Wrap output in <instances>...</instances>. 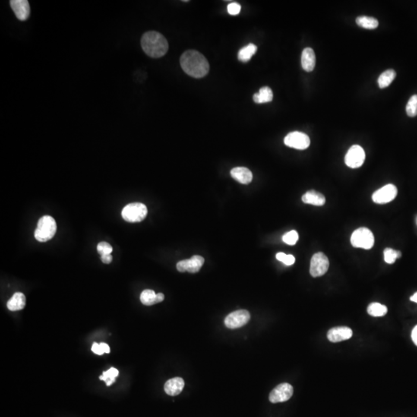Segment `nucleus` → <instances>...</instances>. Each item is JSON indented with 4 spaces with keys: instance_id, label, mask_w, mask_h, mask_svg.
Returning a JSON list of instances; mask_svg holds the SVG:
<instances>
[{
    "instance_id": "nucleus-26",
    "label": "nucleus",
    "mask_w": 417,
    "mask_h": 417,
    "mask_svg": "<svg viewBox=\"0 0 417 417\" xmlns=\"http://www.w3.org/2000/svg\"><path fill=\"white\" fill-rule=\"evenodd\" d=\"M119 372L115 368H111L108 371L104 372L103 375L100 377L101 380H104L108 386H111L112 383H115V378L118 377Z\"/></svg>"
},
{
    "instance_id": "nucleus-20",
    "label": "nucleus",
    "mask_w": 417,
    "mask_h": 417,
    "mask_svg": "<svg viewBox=\"0 0 417 417\" xmlns=\"http://www.w3.org/2000/svg\"><path fill=\"white\" fill-rule=\"evenodd\" d=\"M273 91L268 87H263L260 89L259 93L255 94L253 97L254 102L257 104L267 103L273 100Z\"/></svg>"
},
{
    "instance_id": "nucleus-10",
    "label": "nucleus",
    "mask_w": 417,
    "mask_h": 417,
    "mask_svg": "<svg viewBox=\"0 0 417 417\" xmlns=\"http://www.w3.org/2000/svg\"><path fill=\"white\" fill-rule=\"evenodd\" d=\"M293 393V386L289 383H282L272 390L269 396V400L272 403L286 402L291 399Z\"/></svg>"
},
{
    "instance_id": "nucleus-5",
    "label": "nucleus",
    "mask_w": 417,
    "mask_h": 417,
    "mask_svg": "<svg viewBox=\"0 0 417 417\" xmlns=\"http://www.w3.org/2000/svg\"><path fill=\"white\" fill-rule=\"evenodd\" d=\"M375 239L373 233L367 228L361 227L354 231L351 237V244L356 248L369 250L374 245Z\"/></svg>"
},
{
    "instance_id": "nucleus-34",
    "label": "nucleus",
    "mask_w": 417,
    "mask_h": 417,
    "mask_svg": "<svg viewBox=\"0 0 417 417\" xmlns=\"http://www.w3.org/2000/svg\"><path fill=\"white\" fill-rule=\"evenodd\" d=\"M101 260H102V261L104 263H105V264H108V263L112 261L113 257H112L111 254H106V255L101 256Z\"/></svg>"
},
{
    "instance_id": "nucleus-12",
    "label": "nucleus",
    "mask_w": 417,
    "mask_h": 417,
    "mask_svg": "<svg viewBox=\"0 0 417 417\" xmlns=\"http://www.w3.org/2000/svg\"><path fill=\"white\" fill-rule=\"evenodd\" d=\"M204 263V258L201 256H193L190 259L181 260L176 264L177 270L179 272H189L195 273L200 271Z\"/></svg>"
},
{
    "instance_id": "nucleus-37",
    "label": "nucleus",
    "mask_w": 417,
    "mask_h": 417,
    "mask_svg": "<svg viewBox=\"0 0 417 417\" xmlns=\"http://www.w3.org/2000/svg\"><path fill=\"white\" fill-rule=\"evenodd\" d=\"M156 298H157V303L162 302V301H163L164 299H165V296H164L163 294L162 293L157 294Z\"/></svg>"
},
{
    "instance_id": "nucleus-22",
    "label": "nucleus",
    "mask_w": 417,
    "mask_h": 417,
    "mask_svg": "<svg viewBox=\"0 0 417 417\" xmlns=\"http://www.w3.org/2000/svg\"><path fill=\"white\" fill-rule=\"evenodd\" d=\"M356 23L360 27L367 29V30H374L379 26V21L373 17L361 16L356 18Z\"/></svg>"
},
{
    "instance_id": "nucleus-27",
    "label": "nucleus",
    "mask_w": 417,
    "mask_h": 417,
    "mask_svg": "<svg viewBox=\"0 0 417 417\" xmlns=\"http://www.w3.org/2000/svg\"><path fill=\"white\" fill-rule=\"evenodd\" d=\"M402 254L399 250H395L392 248H386L384 250V260L385 261L389 264L394 263L396 259L400 258Z\"/></svg>"
},
{
    "instance_id": "nucleus-11",
    "label": "nucleus",
    "mask_w": 417,
    "mask_h": 417,
    "mask_svg": "<svg viewBox=\"0 0 417 417\" xmlns=\"http://www.w3.org/2000/svg\"><path fill=\"white\" fill-rule=\"evenodd\" d=\"M397 193L396 186L388 184L373 193V202L377 204H386L393 201L397 196Z\"/></svg>"
},
{
    "instance_id": "nucleus-35",
    "label": "nucleus",
    "mask_w": 417,
    "mask_h": 417,
    "mask_svg": "<svg viewBox=\"0 0 417 417\" xmlns=\"http://www.w3.org/2000/svg\"><path fill=\"white\" fill-rule=\"evenodd\" d=\"M412 339L414 343L417 346V326L414 327L413 330L412 332Z\"/></svg>"
},
{
    "instance_id": "nucleus-9",
    "label": "nucleus",
    "mask_w": 417,
    "mask_h": 417,
    "mask_svg": "<svg viewBox=\"0 0 417 417\" xmlns=\"http://www.w3.org/2000/svg\"><path fill=\"white\" fill-rule=\"evenodd\" d=\"M310 141L309 137L307 134L300 131H293L289 133L285 137V144L290 148H293L299 150H304L309 147Z\"/></svg>"
},
{
    "instance_id": "nucleus-32",
    "label": "nucleus",
    "mask_w": 417,
    "mask_h": 417,
    "mask_svg": "<svg viewBox=\"0 0 417 417\" xmlns=\"http://www.w3.org/2000/svg\"><path fill=\"white\" fill-rule=\"evenodd\" d=\"M241 7L238 3H231L228 5L227 11L229 14L233 16L238 15L241 13Z\"/></svg>"
},
{
    "instance_id": "nucleus-3",
    "label": "nucleus",
    "mask_w": 417,
    "mask_h": 417,
    "mask_svg": "<svg viewBox=\"0 0 417 417\" xmlns=\"http://www.w3.org/2000/svg\"><path fill=\"white\" fill-rule=\"evenodd\" d=\"M57 222L51 216H43L39 219L34 237L39 242H47L54 238L57 232Z\"/></svg>"
},
{
    "instance_id": "nucleus-18",
    "label": "nucleus",
    "mask_w": 417,
    "mask_h": 417,
    "mask_svg": "<svg viewBox=\"0 0 417 417\" xmlns=\"http://www.w3.org/2000/svg\"><path fill=\"white\" fill-rule=\"evenodd\" d=\"M302 201L306 204H311L313 206H321L326 203V197L321 193H317L314 190L307 192L303 195Z\"/></svg>"
},
{
    "instance_id": "nucleus-13",
    "label": "nucleus",
    "mask_w": 417,
    "mask_h": 417,
    "mask_svg": "<svg viewBox=\"0 0 417 417\" xmlns=\"http://www.w3.org/2000/svg\"><path fill=\"white\" fill-rule=\"evenodd\" d=\"M10 7L20 21H26L30 17V7L26 0H11Z\"/></svg>"
},
{
    "instance_id": "nucleus-4",
    "label": "nucleus",
    "mask_w": 417,
    "mask_h": 417,
    "mask_svg": "<svg viewBox=\"0 0 417 417\" xmlns=\"http://www.w3.org/2000/svg\"><path fill=\"white\" fill-rule=\"evenodd\" d=\"M147 214V207L141 203H130L124 206L121 212L123 219L129 222H142L146 219Z\"/></svg>"
},
{
    "instance_id": "nucleus-38",
    "label": "nucleus",
    "mask_w": 417,
    "mask_h": 417,
    "mask_svg": "<svg viewBox=\"0 0 417 417\" xmlns=\"http://www.w3.org/2000/svg\"><path fill=\"white\" fill-rule=\"evenodd\" d=\"M410 300L411 301H413V302L417 303V292L411 297Z\"/></svg>"
},
{
    "instance_id": "nucleus-8",
    "label": "nucleus",
    "mask_w": 417,
    "mask_h": 417,
    "mask_svg": "<svg viewBox=\"0 0 417 417\" xmlns=\"http://www.w3.org/2000/svg\"><path fill=\"white\" fill-rule=\"evenodd\" d=\"M250 314L247 310H238L226 316L225 326L230 329H239L245 326L250 321Z\"/></svg>"
},
{
    "instance_id": "nucleus-28",
    "label": "nucleus",
    "mask_w": 417,
    "mask_h": 417,
    "mask_svg": "<svg viewBox=\"0 0 417 417\" xmlns=\"http://www.w3.org/2000/svg\"><path fill=\"white\" fill-rule=\"evenodd\" d=\"M406 114L408 116L415 117L417 115V95H412L406 105Z\"/></svg>"
},
{
    "instance_id": "nucleus-30",
    "label": "nucleus",
    "mask_w": 417,
    "mask_h": 417,
    "mask_svg": "<svg viewBox=\"0 0 417 417\" xmlns=\"http://www.w3.org/2000/svg\"><path fill=\"white\" fill-rule=\"evenodd\" d=\"M276 260L285 263V265H293L295 262V258L291 254H285V253H278L276 255Z\"/></svg>"
},
{
    "instance_id": "nucleus-33",
    "label": "nucleus",
    "mask_w": 417,
    "mask_h": 417,
    "mask_svg": "<svg viewBox=\"0 0 417 417\" xmlns=\"http://www.w3.org/2000/svg\"><path fill=\"white\" fill-rule=\"evenodd\" d=\"M91 350L94 353L97 354V355H102L105 353L103 349H102V346H101L100 344L96 343V342H95V343L93 344V345H92Z\"/></svg>"
},
{
    "instance_id": "nucleus-23",
    "label": "nucleus",
    "mask_w": 417,
    "mask_h": 417,
    "mask_svg": "<svg viewBox=\"0 0 417 417\" xmlns=\"http://www.w3.org/2000/svg\"><path fill=\"white\" fill-rule=\"evenodd\" d=\"M396 71L394 70H387L380 76L378 79L379 87L380 88H386L391 84L392 82L396 78Z\"/></svg>"
},
{
    "instance_id": "nucleus-7",
    "label": "nucleus",
    "mask_w": 417,
    "mask_h": 417,
    "mask_svg": "<svg viewBox=\"0 0 417 417\" xmlns=\"http://www.w3.org/2000/svg\"><path fill=\"white\" fill-rule=\"evenodd\" d=\"M329 267V258L323 253L319 252L313 255L310 266V273L313 277H317L326 274Z\"/></svg>"
},
{
    "instance_id": "nucleus-16",
    "label": "nucleus",
    "mask_w": 417,
    "mask_h": 417,
    "mask_svg": "<svg viewBox=\"0 0 417 417\" xmlns=\"http://www.w3.org/2000/svg\"><path fill=\"white\" fill-rule=\"evenodd\" d=\"M315 64L314 51L311 48H305L301 54V67L307 72H311L315 67Z\"/></svg>"
},
{
    "instance_id": "nucleus-31",
    "label": "nucleus",
    "mask_w": 417,
    "mask_h": 417,
    "mask_svg": "<svg viewBox=\"0 0 417 417\" xmlns=\"http://www.w3.org/2000/svg\"><path fill=\"white\" fill-rule=\"evenodd\" d=\"M98 252L101 256L106 255V254H111L113 251V247H111V244L107 242H101L98 244L97 247Z\"/></svg>"
},
{
    "instance_id": "nucleus-29",
    "label": "nucleus",
    "mask_w": 417,
    "mask_h": 417,
    "mask_svg": "<svg viewBox=\"0 0 417 417\" xmlns=\"http://www.w3.org/2000/svg\"><path fill=\"white\" fill-rule=\"evenodd\" d=\"M298 238H299V237H298V234L297 233V231L291 230L285 234V235L283 236L282 240H283L285 244H288V245H295V244L298 242Z\"/></svg>"
},
{
    "instance_id": "nucleus-1",
    "label": "nucleus",
    "mask_w": 417,
    "mask_h": 417,
    "mask_svg": "<svg viewBox=\"0 0 417 417\" xmlns=\"http://www.w3.org/2000/svg\"><path fill=\"white\" fill-rule=\"evenodd\" d=\"M180 64L186 74L195 78H202L207 75L210 64L201 53L197 51H186L181 56Z\"/></svg>"
},
{
    "instance_id": "nucleus-15",
    "label": "nucleus",
    "mask_w": 417,
    "mask_h": 417,
    "mask_svg": "<svg viewBox=\"0 0 417 417\" xmlns=\"http://www.w3.org/2000/svg\"><path fill=\"white\" fill-rule=\"evenodd\" d=\"M185 382L180 377L171 379L165 383L164 386L165 393L169 396H175L180 394L183 390Z\"/></svg>"
},
{
    "instance_id": "nucleus-24",
    "label": "nucleus",
    "mask_w": 417,
    "mask_h": 417,
    "mask_svg": "<svg viewBox=\"0 0 417 417\" xmlns=\"http://www.w3.org/2000/svg\"><path fill=\"white\" fill-rule=\"evenodd\" d=\"M367 311L368 314L373 317H383L387 313L388 309L386 306L380 304V303L374 302L368 305Z\"/></svg>"
},
{
    "instance_id": "nucleus-2",
    "label": "nucleus",
    "mask_w": 417,
    "mask_h": 417,
    "mask_svg": "<svg viewBox=\"0 0 417 417\" xmlns=\"http://www.w3.org/2000/svg\"><path fill=\"white\" fill-rule=\"evenodd\" d=\"M141 44L144 52L152 58H162L169 50V43L165 36L156 31L143 34Z\"/></svg>"
},
{
    "instance_id": "nucleus-21",
    "label": "nucleus",
    "mask_w": 417,
    "mask_h": 417,
    "mask_svg": "<svg viewBox=\"0 0 417 417\" xmlns=\"http://www.w3.org/2000/svg\"><path fill=\"white\" fill-rule=\"evenodd\" d=\"M257 51V47L254 43H250V44L240 50L239 53H238V59L241 62H248L253 56L256 54Z\"/></svg>"
},
{
    "instance_id": "nucleus-36",
    "label": "nucleus",
    "mask_w": 417,
    "mask_h": 417,
    "mask_svg": "<svg viewBox=\"0 0 417 417\" xmlns=\"http://www.w3.org/2000/svg\"><path fill=\"white\" fill-rule=\"evenodd\" d=\"M101 346H102V349H103L104 352L105 353H109L110 352V347L107 345L106 343H101Z\"/></svg>"
},
{
    "instance_id": "nucleus-19",
    "label": "nucleus",
    "mask_w": 417,
    "mask_h": 417,
    "mask_svg": "<svg viewBox=\"0 0 417 417\" xmlns=\"http://www.w3.org/2000/svg\"><path fill=\"white\" fill-rule=\"evenodd\" d=\"M25 305H26V297L20 292L14 294L7 302V308L12 311L23 309Z\"/></svg>"
},
{
    "instance_id": "nucleus-6",
    "label": "nucleus",
    "mask_w": 417,
    "mask_h": 417,
    "mask_svg": "<svg viewBox=\"0 0 417 417\" xmlns=\"http://www.w3.org/2000/svg\"><path fill=\"white\" fill-rule=\"evenodd\" d=\"M365 159V151L358 145L352 146L345 155V162L347 166L357 169L363 165Z\"/></svg>"
},
{
    "instance_id": "nucleus-14",
    "label": "nucleus",
    "mask_w": 417,
    "mask_h": 417,
    "mask_svg": "<svg viewBox=\"0 0 417 417\" xmlns=\"http://www.w3.org/2000/svg\"><path fill=\"white\" fill-rule=\"evenodd\" d=\"M327 336L330 342H340L352 338V331L350 328L345 326L333 328L329 331Z\"/></svg>"
},
{
    "instance_id": "nucleus-25",
    "label": "nucleus",
    "mask_w": 417,
    "mask_h": 417,
    "mask_svg": "<svg viewBox=\"0 0 417 417\" xmlns=\"http://www.w3.org/2000/svg\"><path fill=\"white\" fill-rule=\"evenodd\" d=\"M156 296H157V294L155 293L154 291L150 289L145 290L142 292L140 300L144 305H153V304H158Z\"/></svg>"
},
{
    "instance_id": "nucleus-17",
    "label": "nucleus",
    "mask_w": 417,
    "mask_h": 417,
    "mask_svg": "<svg viewBox=\"0 0 417 417\" xmlns=\"http://www.w3.org/2000/svg\"><path fill=\"white\" fill-rule=\"evenodd\" d=\"M231 176L241 184H249L252 182L253 174L245 167H237L231 170Z\"/></svg>"
}]
</instances>
